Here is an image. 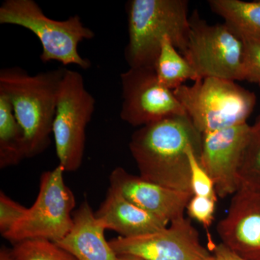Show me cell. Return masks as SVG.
Masks as SVG:
<instances>
[{
  "instance_id": "6da1fadb",
  "label": "cell",
  "mask_w": 260,
  "mask_h": 260,
  "mask_svg": "<svg viewBox=\"0 0 260 260\" xmlns=\"http://www.w3.org/2000/svg\"><path fill=\"white\" fill-rule=\"evenodd\" d=\"M190 145L201 153L202 134L184 114L141 126L132 135L129 148L140 177L192 194L186 154Z\"/></svg>"
},
{
  "instance_id": "7a4b0ae2",
  "label": "cell",
  "mask_w": 260,
  "mask_h": 260,
  "mask_svg": "<svg viewBox=\"0 0 260 260\" xmlns=\"http://www.w3.org/2000/svg\"><path fill=\"white\" fill-rule=\"evenodd\" d=\"M66 68L30 75L20 67L0 70V93L9 99L23 129L28 158L51 144L58 93Z\"/></svg>"
},
{
  "instance_id": "3957f363",
  "label": "cell",
  "mask_w": 260,
  "mask_h": 260,
  "mask_svg": "<svg viewBox=\"0 0 260 260\" xmlns=\"http://www.w3.org/2000/svg\"><path fill=\"white\" fill-rule=\"evenodd\" d=\"M186 0H130L126 3L129 68H155L162 40L169 37L184 55L190 31Z\"/></svg>"
},
{
  "instance_id": "277c9868",
  "label": "cell",
  "mask_w": 260,
  "mask_h": 260,
  "mask_svg": "<svg viewBox=\"0 0 260 260\" xmlns=\"http://www.w3.org/2000/svg\"><path fill=\"white\" fill-rule=\"evenodd\" d=\"M0 24L22 27L34 32L40 41L42 62L58 61L89 69L91 62L80 55V43L95 37L78 15L64 20L48 18L34 0H5L0 7Z\"/></svg>"
},
{
  "instance_id": "5b68a950",
  "label": "cell",
  "mask_w": 260,
  "mask_h": 260,
  "mask_svg": "<svg viewBox=\"0 0 260 260\" xmlns=\"http://www.w3.org/2000/svg\"><path fill=\"white\" fill-rule=\"evenodd\" d=\"M174 93L202 135L246 123L256 104L255 94L221 78H202Z\"/></svg>"
},
{
  "instance_id": "8992f818",
  "label": "cell",
  "mask_w": 260,
  "mask_h": 260,
  "mask_svg": "<svg viewBox=\"0 0 260 260\" xmlns=\"http://www.w3.org/2000/svg\"><path fill=\"white\" fill-rule=\"evenodd\" d=\"M95 105V99L87 90L83 75L66 69L53 122L56 155L65 172H76L81 167L86 127L91 120Z\"/></svg>"
},
{
  "instance_id": "52a82bcc",
  "label": "cell",
  "mask_w": 260,
  "mask_h": 260,
  "mask_svg": "<svg viewBox=\"0 0 260 260\" xmlns=\"http://www.w3.org/2000/svg\"><path fill=\"white\" fill-rule=\"evenodd\" d=\"M64 168L58 165L43 173L37 199L23 218L5 235L15 244L28 239L61 241L73 225L75 198L65 184Z\"/></svg>"
},
{
  "instance_id": "ba28073f",
  "label": "cell",
  "mask_w": 260,
  "mask_h": 260,
  "mask_svg": "<svg viewBox=\"0 0 260 260\" xmlns=\"http://www.w3.org/2000/svg\"><path fill=\"white\" fill-rule=\"evenodd\" d=\"M183 56L194 68L199 79L245 80L242 39L225 23L210 25L197 11L190 16L187 48Z\"/></svg>"
},
{
  "instance_id": "9c48e42d",
  "label": "cell",
  "mask_w": 260,
  "mask_h": 260,
  "mask_svg": "<svg viewBox=\"0 0 260 260\" xmlns=\"http://www.w3.org/2000/svg\"><path fill=\"white\" fill-rule=\"evenodd\" d=\"M120 78V117L129 125L141 127L171 116L186 114L174 90L160 83L153 69L129 68L121 73Z\"/></svg>"
},
{
  "instance_id": "30bf717a",
  "label": "cell",
  "mask_w": 260,
  "mask_h": 260,
  "mask_svg": "<svg viewBox=\"0 0 260 260\" xmlns=\"http://www.w3.org/2000/svg\"><path fill=\"white\" fill-rule=\"evenodd\" d=\"M117 255H133L145 260H200L210 255L200 242L199 233L184 217L169 227L144 235L119 237L109 241Z\"/></svg>"
},
{
  "instance_id": "8fae6325",
  "label": "cell",
  "mask_w": 260,
  "mask_h": 260,
  "mask_svg": "<svg viewBox=\"0 0 260 260\" xmlns=\"http://www.w3.org/2000/svg\"><path fill=\"white\" fill-rule=\"evenodd\" d=\"M250 128L246 122L202 135L200 162L213 179L220 198L234 195L240 188L238 172Z\"/></svg>"
},
{
  "instance_id": "7c38bea8",
  "label": "cell",
  "mask_w": 260,
  "mask_h": 260,
  "mask_svg": "<svg viewBox=\"0 0 260 260\" xmlns=\"http://www.w3.org/2000/svg\"><path fill=\"white\" fill-rule=\"evenodd\" d=\"M222 244L246 260H260V191L240 187L217 225Z\"/></svg>"
},
{
  "instance_id": "4fadbf2b",
  "label": "cell",
  "mask_w": 260,
  "mask_h": 260,
  "mask_svg": "<svg viewBox=\"0 0 260 260\" xmlns=\"http://www.w3.org/2000/svg\"><path fill=\"white\" fill-rule=\"evenodd\" d=\"M110 186L116 188L137 206L169 223L184 217L193 194L176 190L145 180L121 167L116 168L109 177Z\"/></svg>"
},
{
  "instance_id": "5bb4252c",
  "label": "cell",
  "mask_w": 260,
  "mask_h": 260,
  "mask_svg": "<svg viewBox=\"0 0 260 260\" xmlns=\"http://www.w3.org/2000/svg\"><path fill=\"white\" fill-rule=\"evenodd\" d=\"M95 215L106 230L114 231L122 237H138L158 232L169 223L137 206L111 186Z\"/></svg>"
},
{
  "instance_id": "9a60e30c",
  "label": "cell",
  "mask_w": 260,
  "mask_h": 260,
  "mask_svg": "<svg viewBox=\"0 0 260 260\" xmlns=\"http://www.w3.org/2000/svg\"><path fill=\"white\" fill-rule=\"evenodd\" d=\"M105 231L85 200L73 213L71 230L56 244L78 260H117V254L106 240Z\"/></svg>"
},
{
  "instance_id": "2e32d148",
  "label": "cell",
  "mask_w": 260,
  "mask_h": 260,
  "mask_svg": "<svg viewBox=\"0 0 260 260\" xmlns=\"http://www.w3.org/2000/svg\"><path fill=\"white\" fill-rule=\"evenodd\" d=\"M25 158L28 156L23 129L9 99L0 93V168L18 165Z\"/></svg>"
},
{
  "instance_id": "e0dca14e",
  "label": "cell",
  "mask_w": 260,
  "mask_h": 260,
  "mask_svg": "<svg viewBox=\"0 0 260 260\" xmlns=\"http://www.w3.org/2000/svg\"><path fill=\"white\" fill-rule=\"evenodd\" d=\"M208 5L237 34L260 36V1L210 0Z\"/></svg>"
},
{
  "instance_id": "ac0fdd59",
  "label": "cell",
  "mask_w": 260,
  "mask_h": 260,
  "mask_svg": "<svg viewBox=\"0 0 260 260\" xmlns=\"http://www.w3.org/2000/svg\"><path fill=\"white\" fill-rule=\"evenodd\" d=\"M154 70L160 83L172 90L184 85L186 80H199L190 63L179 54L168 37L162 40Z\"/></svg>"
},
{
  "instance_id": "d6986e66",
  "label": "cell",
  "mask_w": 260,
  "mask_h": 260,
  "mask_svg": "<svg viewBox=\"0 0 260 260\" xmlns=\"http://www.w3.org/2000/svg\"><path fill=\"white\" fill-rule=\"evenodd\" d=\"M238 177L240 187L260 191V115L251 125Z\"/></svg>"
},
{
  "instance_id": "ffe728a7",
  "label": "cell",
  "mask_w": 260,
  "mask_h": 260,
  "mask_svg": "<svg viewBox=\"0 0 260 260\" xmlns=\"http://www.w3.org/2000/svg\"><path fill=\"white\" fill-rule=\"evenodd\" d=\"M12 254L17 260H78L55 242L28 239L13 244Z\"/></svg>"
},
{
  "instance_id": "44dd1931",
  "label": "cell",
  "mask_w": 260,
  "mask_h": 260,
  "mask_svg": "<svg viewBox=\"0 0 260 260\" xmlns=\"http://www.w3.org/2000/svg\"><path fill=\"white\" fill-rule=\"evenodd\" d=\"M190 167L191 189L194 196L218 199L215 184L200 160V150L193 145L186 150Z\"/></svg>"
},
{
  "instance_id": "7402d4cb",
  "label": "cell",
  "mask_w": 260,
  "mask_h": 260,
  "mask_svg": "<svg viewBox=\"0 0 260 260\" xmlns=\"http://www.w3.org/2000/svg\"><path fill=\"white\" fill-rule=\"evenodd\" d=\"M238 35L244 44L245 80L258 84L260 83V36Z\"/></svg>"
},
{
  "instance_id": "603a6c76",
  "label": "cell",
  "mask_w": 260,
  "mask_h": 260,
  "mask_svg": "<svg viewBox=\"0 0 260 260\" xmlns=\"http://www.w3.org/2000/svg\"><path fill=\"white\" fill-rule=\"evenodd\" d=\"M28 208L0 192V233L4 237L23 218Z\"/></svg>"
},
{
  "instance_id": "cb8c5ba5",
  "label": "cell",
  "mask_w": 260,
  "mask_h": 260,
  "mask_svg": "<svg viewBox=\"0 0 260 260\" xmlns=\"http://www.w3.org/2000/svg\"><path fill=\"white\" fill-rule=\"evenodd\" d=\"M217 200L193 195L186 210L190 218L201 223L205 229H208L214 220Z\"/></svg>"
},
{
  "instance_id": "d4e9b609",
  "label": "cell",
  "mask_w": 260,
  "mask_h": 260,
  "mask_svg": "<svg viewBox=\"0 0 260 260\" xmlns=\"http://www.w3.org/2000/svg\"><path fill=\"white\" fill-rule=\"evenodd\" d=\"M213 254L217 260H246L242 256L238 255L222 243L218 245L215 244L213 246Z\"/></svg>"
},
{
  "instance_id": "484cf974",
  "label": "cell",
  "mask_w": 260,
  "mask_h": 260,
  "mask_svg": "<svg viewBox=\"0 0 260 260\" xmlns=\"http://www.w3.org/2000/svg\"><path fill=\"white\" fill-rule=\"evenodd\" d=\"M0 260H17L12 254L11 249L3 246L0 250Z\"/></svg>"
},
{
  "instance_id": "4316f807",
  "label": "cell",
  "mask_w": 260,
  "mask_h": 260,
  "mask_svg": "<svg viewBox=\"0 0 260 260\" xmlns=\"http://www.w3.org/2000/svg\"><path fill=\"white\" fill-rule=\"evenodd\" d=\"M117 260H145L143 258L138 257V256L133 255H118Z\"/></svg>"
},
{
  "instance_id": "83f0119b",
  "label": "cell",
  "mask_w": 260,
  "mask_h": 260,
  "mask_svg": "<svg viewBox=\"0 0 260 260\" xmlns=\"http://www.w3.org/2000/svg\"><path fill=\"white\" fill-rule=\"evenodd\" d=\"M200 260H217L214 254H210L209 256H206V257L203 258V259Z\"/></svg>"
},
{
  "instance_id": "f1b7e54d",
  "label": "cell",
  "mask_w": 260,
  "mask_h": 260,
  "mask_svg": "<svg viewBox=\"0 0 260 260\" xmlns=\"http://www.w3.org/2000/svg\"><path fill=\"white\" fill-rule=\"evenodd\" d=\"M258 85H259V88H260V83H258Z\"/></svg>"
}]
</instances>
